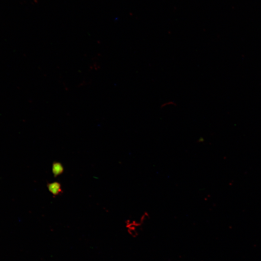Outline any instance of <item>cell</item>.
I'll list each match as a JSON object with an SVG mask.
<instances>
[{"instance_id": "6da1fadb", "label": "cell", "mask_w": 261, "mask_h": 261, "mask_svg": "<svg viewBox=\"0 0 261 261\" xmlns=\"http://www.w3.org/2000/svg\"><path fill=\"white\" fill-rule=\"evenodd\" d=\"M49 191L54 196H57L62 192L61 185L58 182H54L47 184Z\"/></svg>"}, {"instance_id": "7a4b0ae2", "label": "cell", "mask_w": 261, "mask_h": 261, "mask_svg": "<svg viewBox=\"0 0 261 261\" xmlns=\"http://www.w3.org/2000/svg\"><path fill=\"white\" fill-rule=\"evenodd\" d=\"M64 171V168L61 163L54 162L52 164V172L55 177L61 174Z\"/></svg>"}]
</instances>
